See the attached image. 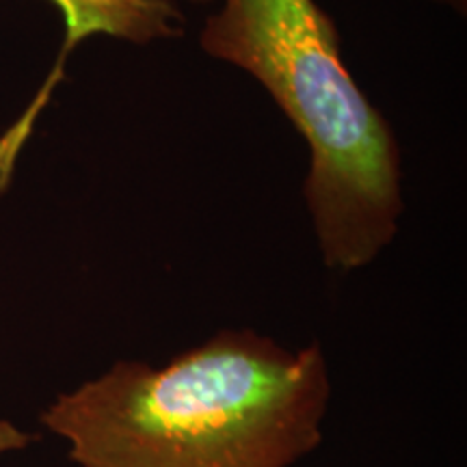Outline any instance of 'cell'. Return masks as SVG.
I'll return each instance as SVG.
<instances>
[{
  "label": "cell",
  "mask_w": 467,
  "mask_h": 467,
  "mask_svg": "<svg viewBox=\"0 0 467 467\" xmlns=\"http://www.w3.org/2000/svg\"><path fill=\"white\" fill-rule=\"evenodd\" d=\"M329 405L318 342L221 329L161 366L115 361L39 422L76 467H292L323 443Z\"/></svg>",
  "instance_id": "1"
},
{
  "label": "cell",
  "mask_w": 467,
  "mask_h": 467,
  "mask_svg": "<svg viewBox=\"0 0 467 467\" xmlns=\"http://www.w3.org/2000/svg\"><path fill=\"white\" fill-rule=\"evenodd\" d=\"M202 48L258 78L309 145V217L334 271H355L392 244L405 202L400 150L342 61L340 35L314 0H223Z\"/></svg>",
  "instance_id": "2"
},
{
  "label": "cell",
  "mask_w": 467,
  "mask_h": 467,
  "mask_svg": "<svg viewBox=\"0 0 467 467\" xmlns=\"http://www.w3.org/2000/svg\"><path fill=\"white\" fill-rule=\"evenodd\" d=\"M33 441L35 435L22 431L20 426L11 422V420H0V457H3V454L26 451Z\"/></svg>",
  "instance_id": "3"
},
{
  "label": "cell",
  "mask_w": 467,
  "mask_h": 467,
  "mask_svg": "<svg viewBox=\"0 0 467 467\" xmlns=\"http://www.w3.org/2000/svg\"><path fill=\"white\" fill-rule=\"evenodd\" d=\"M451 3H452V5H457V7H459V5H461V9H463V5H465V0H451Z\"/></svg>",
  "instance_id": "4"
},
{
  "label": "cell",
  "mask_w": 467,
  "mask_h": 467,
  "mask_svg": "<svg viewBox=\"0 0 467 467\" xmlns=\"http://www.w3.org/2000/svg\"><path fill=\"white\" fill-rule=\"evenodd\" d=\"M195 3H197V0H195ZM200 3H206V0H200Z\"/></svg>",
  "instance_id": "5"
}]
</instances>
